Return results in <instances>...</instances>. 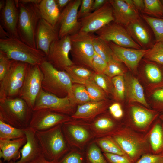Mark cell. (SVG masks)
<instances>
[{"label":"cell","mask_w":163,"mask_h":163,"mask_svg":"<svg viewBox=\"0 0 163 163\" xmlns=\"http://www.w3.org/2000/svg\"><path fill=\"white\" fill-rule=\"evenodd\" d=\"M88 122L95 138L111 136L123 126L121 121L106 112Z\"/></svg>","instance_id":"18"},{"label":"cell","mask_w":163,"mask_h":163,"mask_svg":"<svg viewBox=\"0 0 163 163\" xmlns=\"http://www.w3.org/2000/svg\"><path fill=\"white\" fill-rule=\"evenodd\" d=\"M122 108L120 104L118 103H115L111 104L109 107L108 110L111 115L116 111Z\"/></svg>","instance_id":"54"},{"label":"cell","mask_w":163,"mask_h":163,"mask_svg":"<svg viewBox=\"0 0 163 163\" xmlns=\"http://www.w3.org/2000/svg\"><path fill=\"white\" fill-rule=\"evenodd\" d=\"M113 10L114 22L125 27L140 18L132 2L128 0H110Z\"/></svg>","instance_id":"19"},{"label":"cell","mask_w":163,"mask_h":163,"mask_svg":"<svg viewBox=\"0 0 163 163\" xmlns=\"http://www.w3.org/2000/svg\"><path fill=\"white\" fill-rule=\"evenodd\" d=\"M0 50L11 59L29 65L40 66L46 60V55L43 52L30 46L17 38L0 39Z\"/></svg>","instance_id":"5"},{"label":"cell","mask_w":163,"mask_h":163,"mask_svg":"<svg viewBox=\"0 0 163 163\" xmlns=\"http://www.w3.org/2000/svg\"><path fill=\"white\" fill-rule=\"evenodd\" d=\"M35 135L44 156L49 161L56 162L71 149L64 136L61 124L36 131Z\"/></svg>","instance_id":"3"},{"label":"cell","mask_w":163,"mask_h":163,"mask_svg":"<svg viewBox=\"0 0 163 163\" xmlns=\"http://www.w3.org/2000/svg\"><path fill=\"white\" fill-rule=\"evenodd\" d=\"M162 154H163V153H162Z\"/></svg>","instance_id":"63"},{"label":"cell","mask_w":163,"mask_h":163,"mask_svg":"<svg viewBox=\"0 0 163 163\" xmlns=\"http://www.w3.org/2000/svg\"><path fill=\"white\" fill-rule=\"evenodd\" d=\"M79 31L92 33L113 21V10L109 0L102 7L78 20Z\"/></svg>","instance_id":"14"},{"label":"cell","mask_w":163,"mask_h":163,"mask_svg":"<svg viewBox=\"0 0 163 163\" xmlns=\"http://www.w3.org/2000/svg\"><path fill=\"white\" fill-rule=\"evenodd\" d=\"M14 162L13 161H10V162H8V163H14Z\"/></svg>","instance_id":"60"},{"label":"cell","mask_w":163,"mask_h":163,"mask_svg":"<svg viewBox=\"0 0 163 163\" xmlns=\"http://www.w3.org/2000/svg\"><path fill=\"white\" fill-rule=\"evenodd\" d=\"M85 152L86 163H108L94 139L87 145Z\"/></svg>","instance_id":"34"},{"label":"cell","mask_w":163,"mask_h":163,"mask_svg":"<svg viewBox=\"0 0 163 163\" xmlns=\"http://www.w3.org/2000/svg\"><path fill=\"white\" fill-rule=\"evenodd\" d=\"M0 163H2V161H1V159H0Z\"/></svg>","instance_id":"62"},{"label":"cell","mask_w":163,"mask_h":163,"mask_svg":"<svg viewBox=\"0 0 163 163\" xmlns=\"http://www.w3.org/2000/svg\"><path fill=\"white\" fill-rule=\"evenodd\" d=\"M14 61L0 50V81L3 79Z\"/></svg>","instance_id":"45"},{"label":"cell","mask_w":163,"mask_h":163,"mask_svg":"<svg viewBox=\"0 0 163 163\" xmlns=\"http://www.w3.org/2000/svg\"><path fill=\"white\" fill-rule=\"evenodd\" d=\"M108 76L104 73L94 72L92 78L94 82L106 93H110L112 91L111 83Z\"/></svg>","instance_id":"44"},{"label":"cell","mask_w":163,"mask_h":163,"mask_svg":"<svg viewBox=\"0 0 163 163\" xmlns=\"http://www.w3.org/2000/svg\"><path fill=\"white\" fill-rule=\"evenodd\" d=\"M27 141L26 136L12 140L0 139V158L3 159L4 162H16L21 157L20 148Z\"/></svg>","instance_id":"25"},{"label":"cell","mask_w":163,"mask_h":163,"mask_svg":"<svg viewBox=\"0 0 163 163\" xmlns=\"http://www.w3.org/2000/svg\"><path fill=\"white\" fill-rule=\"evenodd\" d=\"M0 25L10 37L19 39L17 31L19 11L15 0L6 1L4 7L0 11Z\"/></svg>","instance_id":"22"},{"label":"cell","mask_w":163,"mask_h":163,"mask_svg":"<svg viewBox=\"0 0 163 163\" xmlns=\"http://www.w3.org/2000/svg\"><path fill=\"white\" fill-rule=\"evenodd\" d=\"M71 48L69 35L58 39L51 44L46 60L57 69L64 70L66 67L74 64L69 56Z\"/></svg>","instance_id":"16"},{"label":"cell","mask_w":163,"mask_h":163,"mask_svg":"<svg viewBox=\"0 0 163 163\" xmlns=\"http://www.w3.org/2000/svg\"><path fill=\"white\" fill-rule=\"evenodd\" d=\"M135 163H163V154H145Z\"/></svg>","instance_id":"47"},{"label":"cell","mask_w":163,"mask_h":163,"mask_svg":"<svg viewBox=\"0 0 163 163\" xmlns=\"http://www.w3.org/2000/svg\"><path fill=\"white\" fill-rule=\"evenodd\" d=\"M26 136L25 129L14 127L0 120V139L12 140Z\"/></svg>","instance_id":"35"},{"label":"cell","mask_w":163,"mask_h":163,"mask_svg":"<svg viewBox=\"0 0 163 163\" xmlns=\"http://www.w3.org/2000/svg\"><path fill=\"white\" fill-rule=\"evenodd\" d=\"M94 35L91 33L80 31L69 35L70 53L74 64L92 70V61L95 53L93 45Z\"/></svg>","instance_id":"7"},{"label":"cell","mask_w":163,"mask_h":163,"mask_svg":"<svg viewBox=\"0 0 163 163\" xmlns=\"http://www.w3.org/2000/svg\"><path fill=\"white\" fill-rule=\"evenodd\" d=\"M151 153H163V122L158 118L146 133Z\"/></svg>","instance_id":"27"},{"label":"cell","mask_w":163,"mask_h":163,"mask_svg":"<svg viewBox=\"0 0 163 163\" xmlns=\"http://www.w3.org/2000/svg\"><path fill=\"white\" fill-rule=\"evenodd\" d=\"M112 81L115 97L118 100H123L124 97L125 91V82L123 76L120 75L113 77L112 79Z\"/></svg>","instance_id":"43"},{"label":"cell","mask_w":163,"mask_h":163,"mask_svg":"<svg viewBox=\"0 0 163 163\" xmlns=\"http://www.w3.org/2000/svg\"><path fill=\"white\" fill-rule=\"evenodd\" d=\"M94 140L103 153L118 154L126 156L111 136L96 138Z\"/></svg>","instance_id":"32"},{"label":"cell","mask_w":163,"mask_h":163,"mask_svg":"<svg viewBox=\"0 0 163 163\" xmlns=\"http://www.w3.org/2000/svg\"><path fill=\"white\" fill-rule=\"evenodd\" d=\"M18 1L23 3H34L39 4L41 0H20Z\"/></svg>","instance_id":"57"},{"label":"cell","mask_w":163,"mask_h":163,"mask_svg":"<svg viewBox=\"0 0 163 163\" xmlns=\"http://www.w3.org/2000/svg\"><path fill=\"white\" fill-rule=\"evenodd\" d=\"M28 64L14 61L3 79L0 81V102L18 97Z\"/></svg>","instance_id":"9"},{"label":"cell","mask_w":163,"mask_h":163,"mask_svg":"<svg viewBox=\"0 0 163 163\" xmlns=\"http://www.w3.org/2000/svg\"><path fill=\"white\" fill-rule=\"evenodd\" d=\"M152 96L155 102L154 106L155 110L158 113H163V88L155 90Z\"/></svg>","instance_id":"48"},{"label":"cell","mask_w":163,"mask_h":163,"mask_svg":"<svg viewBox=\"0 0 163 163\" xmlns=\"http://www.w3.org/2000/svg\"><path fill=\"white\" fill-rule=\"evenodd\" d=\"M6 1L0 0V11L4 8L5 5Z\"/></svg>","instance_id":"58"},{"label":"cell","mask_w":163,"mask_h":163,"mask_svg":"<svg viewBox=\"0 0 163 163\" xmlns=\"http://www.w3.org/2000/svg\"><path fill=\"white\" fill-rule=\"evenodd\" d=\"M71 116L46 109L33 111L29 127L35 132L46 130L71 120Z\"/></svg>","instance_id":"17"},{"label":"cell","mask_w":163,"mask_h":163,"mask_svg":"<svg viewBox=\"0 0 163 163\" xmlns=\"http://www.w3.org/2000/svg\"><path fill=\"white\" fill-rule=\"evenodd\" d=\"M81 2L82 0H71L61 12L57 25L59 39L79 30L80 24L78 15Z\"/></svg>","instance_id":"15"},{"label":"cell","mask_w":163,"mask_h":163,"mask_svg":"<svg viewBox=\"0 0 163 163\" xmlns=\"http://www.w3.org/2000/svg\"><path fill=\"white\" fill-rule=\"evenodd\" d=\"M162 4L163 5V0H160Z\"/></svg>","instance_id":"61"},{"label":"cell","mask_w":163,"mask_h":163,"mask_svg":"<svg viewBox=\"0 0 163 163\" xmlns=\"http://www.w3.org/2000/svg\"><path fill=\"white\" fill-rule=\"evenodd\" d=\"M159 118L163 122V113L159 115Z\"/></svg>","instance_id":"59"},{"label":"cell","mask_w":163,"mask_h":163,"mask_svg":"<svg viewBox=\"0 0 163 163\" xmlns=\"http://www.w3.org/2000/svg\"><path fill=\"white\" fill-rule=\"evenodd\" d=\"M134 6L136 10L139 12L143 13L144 8L145 4L144 0H132Z\"/></svg>","instance_id":"52"},{"label":"cell","mask_w":163,"mask_h":163,"mask_svg":"<svg viewBox=\"0 0 163 163\" xmlns=\"http://www.w3.org/2000/svg\"><path fill=\"white\" fill-rule=\"evenodd\" d=\"M107 64V62L95 52L92 61L93 70L95 72L104 74Z\"/></svg>","instance_id":"46"},{"label":"cell","mask_w":163,"mask_h":163,"mask_svg":"<svg viewBox=\"0 0 163 163\" xmlns=\"http://www.w3.org/2000/svg\"><path fill=\"white\" fill-rule=\"evenodd\" d=\"M61 12L67 6L71 0H55Z\"/></svg>","instance_id":"53"},{"label":"cell","mask_w":163,"mask_h":163,"mask_svg":"<svg viewBox=\"0 0 163 163\" xmlns=\"http://www.w3.org/2000/svg\"><path fill=\"white\" fill-rule=\"evenodd\" d=\"M64 70L68 74L73 83L83 85L92 79L94 72L88 68L75 64L66 67Z\"/></svg>","instance_id":"30"},{"label":"cell","mask_w":163,"mask_h":163,"mask_svg":"<svg viewBox=\"0 0 163 163\" xmlns=\"http://www.w3.org/2000/svg\"><path fill=\"white\" fill-rule=\"evenodd\" d=\"M92 101H96L106 100L105 92L92 79L84 85Z\"/></svg>","instance_id":"39"},{"label":"cell","mask_w":163,"mask_h":163,"mask_svg":"<svg viewBox=\"0 0 163 163\" xmlns=\"http://www.w3.org/2000/svg\"><path fill=\"white\" fill-rule=\"evenodd\" d=\"M94 0H82L81 5L78 12V20L91 12V8Z\"/></svg>","instance_id":"50"},{"label":"cell","mask_w":163,"mask_h":163,"mask_svg":"<svg viewBox=\"0 0 163 163\" xmlns=\"http://www.w3.org/2000/svg\"><path fill=\"white\" fill-rule=\"evenodd\" d=\"M111 136L132 163L143 155L151 153L146 133L137 132L123 125Z\"/></svg>","instance_id":"1"},{"label":"cell","mask_w":163,"mask_h":163,"mask_svg":"<svg viewBox=\"0 0 163 163\" xmlns=\"http://www.w3.org/2000/svg\"><path fill=\"white\" fill-rule=\"evenodd\" d=\"M61 126L64 136L71 148L85 151L88 144L95 139L87 122L72 119L63 123Z\"/></svg>","instance_id":"8"},{"label":"cell","mask_w":163,"mask_h":163,"mask_svg":"<svg viewBox=\"0 0 163 163\" xmlns=\"http://www.w3.org/2000/svg\"><path fill=\"white\" fill-rule=\"evenodd\" d=\"M103 153L108 163H132L125 156L109 153Z\"/></svg>","instance_id":"49"},{"label":"cell","mask_w":163,"mask_h":163,"mask_svg":"<svg viewBox=\"0 0 163 163\" xmlns=\"http://www.w3.org/2000/svg\"><path fill=\"white\" fill-rule=\"evenodd\" d=\"M30 163H55L53 161H50L46 159L42 155Z\"/></svg>","instance_id":"55"},{"label":"cell","mask_w":163,"mask_h":163,"mask_svg":"<svg viewBox=\"0 0 163 163\" xmlns=\"http://www.w3.org/2000/svg\"><path fill=\"white\" fill-rule=\"evenodd\" d=\"M129 110V118L122 122L123 125L144 133L148 132L159 114L155 110L137 105H131Z\"/></svg>","instance_id":"12"},{"label":"cell","mask_w":163,"mask_h":163,"mask_svg":"<svg viewBox=\"0 0 163 163\" xmlns=\"http://www.w3.org/2000/svg\"><path fill=\"white\" fill-rule=\"evenodd\" d=\"M15 2L19 11L17 31L19 39L30 46L36 48V33L41 18L38 4Z\"/></svg>","instance_id":"2"},{"label":"cell","mask_w":163,"mask_h":163,"mask_svg":"<svg viewBox=\"0 0 163 163\" xmlns=\"http://www.w3.org/2000/svg\"><path fill=\"white\" fill-rule=\"evenodd\" d=\"M145 70L146 76L150 82L156 84L162 82V73L157 65L151 63H147L145 66Z\"/></svg>","instance_id":"41"},{"label":"cell","mask_w":163,"mask_h":163,"mask_svg":"<svg viewBox=\"0 0 163 163\" xmlns=\"http://www.w3.org/2000/svg\"><path fill=\"white\" fill-rule=\"evenodd\" d=\"M38 7L41 18L56 27L61 12L55 0H41Z\"/></svg>","instance_id":"28"},{"label":"cell","mask_w":163,"mask_h":163,"mask_svg":"<svg viewBox=\"0 0 163 163\" xmlns=\"http://www.w3.org/2000/svg\"><path fill=\"white\" fill-rule=\"evenodd\" d=\"M110 105L106 100L91 101L78 105L75 112L71 117L73 119L89 122L106 112Z\"/></svg>","instance_id":"23"},{"label":"cell","mask_w":163,"mask_h":163,"mask_svg":"<svg viewBox=\"0 0 163 163\" xmlns=\"http://www.w3.org/2000/svg\"><path fill=\"white\" fill-rule=\"evenodd\" d=\"M107 0H94L91 12L101 8L108 1Z\"/></svg>","instance_id":"51"},{"label":"cell","mask_w":163,"mask_h":163,"mask_svg":"<svg viewBox=\"0 0 163 163\" xmlns=\"http://www.w3.org/2000/svg\"><path fill=\"white\" fill-rule=\"evenodd\" d=\"M144 57L149 61L163 65V42H156Z\"/></svg>","instance_id":"40"},{"label":"cell","mask_w":163,"mask_h":163,"mask_svg":"<svg viewBox=\"0 0 163 163\" xmlns=\"http://www.w3.org/2000/svg\"><path fill=\"white\" fill-rule=\"evenodd\" d=\"M32 112L26 102L19 97L0 102V120L16 128H28Z\"/></svg>","instance_id":"4"},{"label":"cell","mask_w":163,"mask_h":163,"mask_svg":"<svg viewBox=\"0 0 163 163\" xmlns=\"http://www.w3.org/2000/svg\"><path fill=\"white\" fill-rule=\"evenodd\" d=\"M143 12L145 15L157 18H163V5L159 0H144Z\"/></svg>","instance_id":"37"},{"label":"cell","mask_w":163,"mask_h":163,"mask_svg":"<svg viewBox=\"0 0 163 163\" xmlns=\"http://www.w3.org/2000/svg\"><path fill=\"white\" fill-rule=\"evenodd\" d=\"M58 27H54L41 18L37 29L36 35V48L48 55L51 44L59 39Z\"/></svg>","instance_id":"21"},{"label":"cell","mask_w":163,"mask_h":163,"mask_svg":"<svg viewBox=\"0 0 163 163\" xmlns=\"http://www.w3.org/2000/svg\"><path fill=\"white\" fill-rule=\"evenodd\" d=\"M55 163H86L85 151L71 148Z\"/></svg>","instance_id":"38"},{"label":"cell","mask_w":163,"mask_h":163,"mask_svg":"<svg viewBox=\"0 0 163 163\" xmlns=\"http://www.w3.org/2000/svg\"><path fill=\"white\" fill-rule=\"evenodd\" d=\"M126 28L133 39L144 49L151 46V37L146 26L141 18L132 22Z\"/></svg>","instance_id":"26"},{"label":"cell","mask_w":163,"mask_h":163,"mask_svg":"<svg viewBox=\"0 0 163 163\" xmlns=\"http://www.w3.org/2000/svg\"><path fill=\"white\" fill-rule=\"evenodd\" d=\"M93 45L95 52L107 63L113 59H117L108 42L97 35H94Z\"/></svg>","instance_id":"33"},{"label":"cell","mask_w":163,"mask_h":163,"mask_svg":"<svg viewBox=\"0 0 163 163\" xmlns=\"http://www.w3.org/2000/svg\"><path fill=\"white\" fill-rule=\"evenodd\" d=\"M108 43L116 58L134 72L137 70L140 61L149 49H137L124 47L112 42Z\"/></svg>","instance_id":"20"},{"label":"cell","mask_w":163,"mask_h":163,"mask_svg":"<svg viewBox=\"0 0 163 163\" xmlns=\"http://www.w3.org/2000/svg\"><path fill=\"white\" fill-rule=\"evenodd\" d=\"M10 37L9 34L0 25V39L5 40Z\"/></svg>","instance_id":"56"},{"label":"cell","mask_w":163,"mask_h":163,"mask_svg":"<svg viewBox=\"0 0 163 163\" xmlns=\"http://www.w3.org/2000/svg\"><path fill=\"white\" fill-rule=\"evenodd\" d=\"M121 62L116 59L112 60L107 63L104 74L110 78L122 75L124 69Z\"/></svg>","instance_id":"42"},{"label":"cell","mask_w":163,"mask_h":163,"mask_svg":"<svg viewBox=\"0 0 163 163\" xmlns=\"http://www.w3.org/2000/svg\"><path fill=\"white\" fill-rule=\"evenodd\" d=\"M43 77L39 65L28 64L18 97L24 100L32 110L37 97L42 89Z\"/></svg>","instance_id":"10"},{"label":"cell","mask_w":163,"mask_h":163,"mask_svg":"<svg viewBox=\"0 0 163 163\" xmlns=\"http://www.w3.org/2000/svg\"><path fill=\"white\" fill-rule=\"evenodd\" d=\"M141 17L152 30L156 42H163V18H154L144 14Z\"/></svg>","instance_id":"36"},{"label":"cell","mask_w":163,"mask_h":163,"mask_svg":"<svg viewBox=\"0 0 163 163\" xmlns=\"http://www.w3.org/2000/svg\"><path fill=\"white\" fill-rule=\"evenodd\" d=\"M68 96L71 103L76 106L92 101L83 84L73 83L71 93Z\"/></svg>","instance_id":"31"},{"label":"cell","mask_w":163,"mask_h":163,"mask_svg":"<svg viewBox=\"0 0 163 163\" xmlns=\"http://www.w3.org/2000/svg\"><path fill=\"white\" fill-rule=\"evenodd\" d=\"M104 41L119 46L137 49H142L132 38L126 28L114 21L107 24L95 32Z\"/></svg>","instance_id":"13"},{"label":"cell","mask_w":163,"mask_h":163,"mask_svg":"<svg viewBox=\"0 0 163 163\" xmlns=\"http://www.w3.org/2000/svg\"><path fill=\"white\" fill-rule=\"evenodd\" d=\"M39 66L43 75L42 89L44 91L61 98L70 94L73 83L64 70L57 69L46 60Z\"/></svg>","instance_id":"6"},{"label":"cell","mask_w":163,"mask_h":163,"mask_svg":"<svg viewBox=\"0 0 163 163\" xmlns=\"http://www.w3.org/2000/svg\"><path fill=\"white\" fill-rule=\"evenodd\" d=\"M77 107L71 103L68 96L59 97L42 89L37 97L33 111L46 109L71 116Z\"/></svg>","instance_id":"11"},{"label":"cell","mask_w":163,"mask_h":163,"mask_svg":"<svg viewBox=\"0 0 163 163\" xmlns=\"http://www.w3.org/2000/svg\"><path fill=\"white\" fill-rule=\"evenodd\" d=\"M25 131L27 142L20 150V158L14 163H30L43 155L35 131L29 127Z\"/></svg>","instance_id":"24"},{"label":"cell","mask_w":163,"mask_h":163,"mask_svg":"<svg viewBox=\"0 0 163 163\" xmlns=\"http://www.w3.org/2000/svg\"><path fill=\"white\" fill-rule=\"evenodd\" d=\"M126 88L130 102L140 103L145 107L150 109L145 99L143 88L136 78L133 77L127 78Z\"/></svg>","instance_id":"29"}]
</instances>
